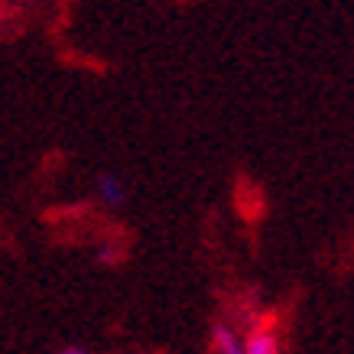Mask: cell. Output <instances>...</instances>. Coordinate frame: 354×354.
<instances>
[{
	"instance_id": "6da1fadb",
	"label": "cell",
	"mask_w": 354,
	"mask_h": 354,
	"mask_svg": "<svg viewBox=\"0 0 354 354\" xmlns=\"http://www.w3.org/2000/svg\"><path fill=\"white\" fill-rule=\"evenodd\" d=\"M241 344H244V354H279V335L267 325H254Z\"/></svg>"
},
{
	"instance_id": "7a4b0ae2",
	"label": "cell",
	"mask_w": 354,
	"mask_h": 354,
	"mask_svg": "<svg viewBox=\"0 0 354 354\" xmlns=\"http://www.w3.org/2000/svg\"><path fill=\"white\" fill-rule=\"evenodd\" d=\"M95 189H97V198L108 205V208H120V205H124V198H127L124 183H120L118 176H111V172H101V176H97Z\"/></svg>"
},
{
	"instance_id": "3957f363",
	"label": "cell",
	"mask_w": 354,
	"mask_h": 354,
	"mask_svg": "<svg viewBox=\"0 0 354 354\" xmlns=\"http://www.w3.org/2000/svg\"><path fill=\"white\" fill-rule=\"evenodd\" d=\"M212 348H215V354H244L241 338H237L234 328L225 325V322L215 325V332H212Z\"/></svg>"
},
{
	"instance_id": "277c9868",
	"label": "cell",
	"mask_w": 354,
	"mask_h": 354,
	"mask_svg": "<svg viewBox=\"0 0 354 354\" xmlns=\"http://www.w3.org/2000/svg\"><path fill=\"white\" fill-rule=\"evenodd\" d=\"M55 354H88L85 348H78V344H68V348H59Z\"/></svg>"
}]
</instances>
